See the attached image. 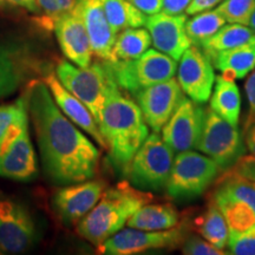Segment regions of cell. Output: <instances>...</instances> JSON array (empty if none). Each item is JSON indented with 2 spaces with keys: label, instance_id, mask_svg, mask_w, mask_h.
<instances>
[{
  "label": "cell",
  "instance_id": "44",
  "mask_svg": "<svg viewBox=\"0 0 255 255\" xmlns=\"http://www.w3.org/2000/svg\"><path fill=\"white\" fill-rule=\"evenodd\" d=\"M7 1H6V0H0V9H2V8H6L7 7Z\"/></svg>",
  "mask_w": 255,
  "mask_h": 255
},
{
  "label": "cell",
  "instance_id": "2",
  "mask_svg": "<svg viewBox=\"0 0 255 255\" xmlns=\"http://www.w3.org/2000/svg\"><path fill=\"white\" fill-rule=\"evenodd\" d=\"M98 128L111 162L124 174L149 136V127L141 109L120 88L115 89L105 102Z\"/></svg>",
  "mask_w": 255,
  "mask_h": 255
},
{
  "label": "cell",
  "instance_id": "36",
  "mask_svg": "<svg viewBox=\"0 0 255 255\" xmlns=\"http://www.w3.org/2000/svg\"><path fill=\"white\" fill-rule=\"evenodd\" d=\"M245 89H246L248 103H250V115H248L247 122L245 124V130H246L248 127L255 123V71L248 77Z\"/></svg>",
  "mask_w": 255,
  "mask_h": 255
},
{
  "label": "cell",
  "instance_id": "23",
  "mask_svg": "<svg viewBox=\"0 0 255 255\" xmlns=\"http://www.w3.org/2000/svg\"><path fill=\"white\" fill-rule=\"evenodd\" d=\"M180 225V214L174 206L146 205L142 206L133 214L127 226L143 231H167Z\"/></svg>",
  "mask_w": 255,
  "mask_h": 255
},
{
  "label": "cell",
  "instance_id": "3",
  "mask_svg": "<svg viewBox=\"0 0 255 255\" xmlns=\"http://www.w3.org/2000/svg\"><path fill=\"white\" fill-rule=\"evenodd\" d=\"M151 200L148 193L124 181L105 190L94 208L77 223V233L83 239L100 246L123 229L129 219Z\"/></svg>",
  "mask_w": 255,
  "mask_h": 255
},
{
  "label": "cell",
  "instance_id": "30",
  "mask_svg": "<svg viewBox=\"0 0 255 255\" xmlns=\"http://www.w3.org/2000/svg\"><path fill=\"white\" fill-rule=\"evenodd\" d=\"M214 194L242 201L255 210V182L233 169L218 183Z\"/></svg>",
  "mask_w": 255,
  "mask_h": 255
},
{
  "label": "cell",
  "instance_id": "27",
  "mask_svg": "<svg viewBox=\"0 0 255 255\" xmlns=\"http://www.w3.org/2000/svg\"><path fill=\"white\" fill-rule=\"evenodd\" d=\"M110 26L116 33L129 27L145 25L146 14L135 7L129 0H101Z\"/></svg>",
  "mask_w": 255,
  "mask_h": 255
},
{
  "label": "cell",
  "instance_id": "38",
  "mask_svg": "<svg viewBox=\"0 0 255 255\" xmlns=\"http://www.w3.org/2000/svg\"><path fill=\"white\" fill-rule=\"evenodd\" d=\"M131 4L146 15L156 14L162 11L163 0H129Z\"/></svg>",
  "mask_w": 255,
  "mask_h": 255
},
{
  "label": "cell",
  "instance_id": "40",
  "mask_svg": "<svg viewBox=\"0 0 255 255\" xmlns=\"http://www.w3.org/2000/svg\"><path fill=\"white\" fill-rule=\"evenodd\" d=\"M223 0H191L190 5L188 6L186 13L189 15H194L200 12L207 11V9H212L219 5Z\"/></svg>",
  "mask_w": 255,
  "mask_h": 255
},
{
  "label": "cell",
  "instance_id": "5",
  "mask_svg": "<svg viewBox=\"0 0 255 255\" xmlns=\"http://www.w3.org/2000/svg\"><path fill=\"white\" fill-rule=\"evenodd\" d=\"M104 63L119 88L132 95L175 77L177 71L176 60L156 49L146 50L135 59Z\"/></svg>",
  "mask_w": 255,
  "mask_h": 255
},
{
  "label": "cell",
  "instance_id": "41",
  "mask_svg": "<svg viewBox=\"0 0 255 255\" xmlns=\"http://www.w3.org/2000/svg\"><path fill=\"white\" fill-rule=\"evenodd\" d=\"M8 5L17 6V7H21L26 11L31 12V13L39 14V7H38L37 0H6Z\"/></svg>",
  "mask_w": 255,
  "mask_h": 255
},
{
  "label": "cell",
  "instance_id": "9",
  "mask_svg": "<svg viewBox=\"0 0 255 255\" xmlns=\"http://www.w3.org/2000/svg\"><path fill=\"white\" fill-rule=\"evenodd\" d=\"M37 175V159L28 131L27 111L0 142V176L30 181Z\"/></svg>",
  "mask_w": 255,
  "mask_h": 255
},
{
  "label": "cell",
  "instance_id": "16",
  "mask_svg": "<svg viewBox=\"0 0 255 255\" xmlns=\"http://www.w3.org/2000/svg\"><path fill=\"white\" fill-rule=\"evenodd\" d=\"M205 109L199 103L184 100L165 123L162 138L174 152L191 150L196 146L202 129Z\"/></svg>",
  "mask_w": 255,
  "mask_h": 255
},
{
  "label": "cell",
  "instance_id": "17",
  "mask_svg": "<svg viewBox=\"0 0 255 255\" xmlns=\"http://www.w3.org/2000/svg\"><path fill=\"white\" fill-rule=\"evenodd\" d=\"M186 14H168L158 12L146 17L145 25L155 49L176 60L193 45L186 31Z\"/></svg>",
  "mask_w": 255,
  "mask_h": 255
},
{
  "label": "cell",
  "instance_id": "29",
  "mask_svg": "<svg viewBox=\"0 0 255 255\" xmlns=\"http://www.w3.org/2000/svg\"><path fill=\"white\" fill-rule=\"evenodd\" d=\"M227 21L218 9H207L187 19L186 31L193 45L201 46L203 41L218 32Z\"/></svg>",
  "mask_w": 255,
  "mask_h": 255
},
{
  "label": "cell",
  "instance_id": "35",
  "mask_svg": "<svg viewBox=\"0 0 255 255\" xmlns=\"http://www.w3.org/2000/svg\"><path fill=\"white\" fill-rule=\"evenodd\" d=\"M182 253L186 255H222L225 252L219 250L203 238L197 235H190L184 239L182 246Z\"/></svg>",
  "mask_w": 255,
  "mask_h": 255
},
{
  "label": "cell",
  "instance_id": "7",
  "mask_svg": "<svg viewBox=\"0 0 255 255\" xmlns=\"http://www.w3.org/2000/svg\"><path fill=\"white\" fill-rule=\"evenodd\" d=\"M214 159L199 152H177L165 190L174 200H191L205 193L220 174Z\"/></svg>",
  "mask_w": 255,
  "mask_h": 255
},
{
  "label": "cell",
  "instance_id": "34",
  "mask_svg": "<svg viewBox=\"0 0 255 255\" xmlns=\"http://www.w3.org/2000/svg\"><path fill=\"white\" fill-rule=\"evenodd\" d=\"M227 246L235 255H255V225L244 232H229Z\"/></svg>",
  "mask_w": 255,
  "mask_h": 255
},
{
  "label": "cell",
  "instance_id": "33",
  "mask_svg": "<svg viewBox=\"0 0 255 255\" xmlns=\"http://www.w3.org/2000/svg\"><path fill=\"white\" fill-rule=\"evenodd\" d=\"M27 111L25 95L19 97L13 103L0 105V142L13 124Z\"/></svg>",
  "mask_w": 255,
  "mask_h": 255
},
{
  "label": "cell",
  "instance_id": "4",
  "mask_svg": "<svg viewBox=\"0 0 255 255\" xmlns=\"http://www.w3.org/2000/svg\"><path fill=\"white\" fill-rule=\"evenodd\" d=\"M55 72L64 87L87 105L98 124L108 97L119 88L103 60L87 68H81L69 60H59Z\"/></svg>",
  "mask_w": 255,
  "mask_h": 255
},
{
  "label": "cell",
  "instance_id": "13",
  "mask_svg": "<svg viewBox=\"0 0 255 255\" xmlns=\"http://www.w3.org/2000/svg\"><path fill=\"white\" fill-rule=\"evenodd\" d=\"M214 65L201 47L184 51L177 68V81L184 95L199 104L208 102L215 83Z\"/></svg>",
  "mask_w": 255,
  "mask_h": 255
},
{
  "label": "cell",
  "instance_id": "22",
  "mask_svg": "<svg viewBox=\"0 0 255 255\" xmlns=\"http://www.w3.org/2000/svg\"><path fill=\"white\" fill-rule=\"evenodd\" d=\"M209 101L210 109L233 127H238L241 111V97L239 88L232 78L223 75L218 76Z\"/></svg>",
  "mask_w": 255,
  "mask_h": 255
},
{
  "label": "cell",
  "instance_id": "6",
  "mask_svg": "<svg viewBox=\"0 0 255 255\" xmlns=\"http://www.w3.org/2000/svg\"><path fill=\"white\" fill-rule=\"evenodd\" d=\"M174 158L173 149L157 132H152L139 146L124 175L138 189L158 191L167 186Z\"/></svg>",
  "mask_w": 255,
  "mask_h": 255
},
{
  "label": "cell",
  "instance_id": "28",
  "mask_svg": "<svg viewBox=\"0 0 255 255\" xmlns=\"http://www.w3.org/2000/svg\"><path fill=\"white\" fill-rule=\"evenodd\" d=\"M213 202L225 216L229 232H244L255 225V210L247 203L215 194Z\"/></svg>",
  "mask_w": 255,
  "mask_h": 255
},
{
  "label": "cell",
  "instance_id": "25",
  "mask_svg": "<svg viewBox=\"0 0 255 255\" xmlns=\"http://www.w3.org/2000/svg\"><path fill=\"white\" fill-rule=\"evenodd\" d=\"M199 234L213 246L223 251L227 246L229 228L219 207L212 202L194 222Z\"/></svg>",
  "mask_w": 255,
  "mask_h": 255
},
{
  "label": "cell",
  "instance_id": "1",
  "mask_svg": "<svg viewBox=\"0 0 255 255\" xmlns=\"http://www.w3.org/2000/svg\"><path fill=\"white\" fill-rule=\"evenodd\" d=\"M25 98L45 176L62 186L94 178L100 165V150L60 111L43 79L27 85Z\"/></svg>",
  "mask_w": 255,
  "mask_h": 255
},
{
  "label": "cell",
  "instance_id": "37",
  "mask_svg": "<svg viewBox=\"0 0 255 255\" xmlns=\"http://www.w3.org/2000/svg\"><path fill=\"white\" fill-rule=\"evenodd\" d=\"M233 170L255 182V157L254 156H242L235 163Z\"/></svg>",
  "mask_w": 255,
  "mask_h": 255
},
{
  "label": "cell",
  "instance_id": "39",
  "mask_svg": "<svg viewBox=\"0 0 255 255\" xmlns=\"http://www.w3.org/2000/svg\"><path fill=\"white\" fill-rule=\"evenodd\" d=\"M191 0H163L162 12L168 14H182L187 11Z\"/></svg>",
  "mask_w": 255,
  "mask_h": 255
},
{
  "label": "cell",
  "instance_id": "12",
  "mask_svg": "<svg viewBox=\"0 0 255 255\" xmlns=\"http://www.w3.org/2000/svg\"><path fill=\"white\" fill-rule=\"evenodd\" d=\"M133 96L146 124L154 132L163 129L171 115L186 98L180 83L174 77L139 90Z\"/></svg>",
  "mask_w": 255,
  "mask_h": 255
},
{
  "label": "cell",
  "instance_id": "43",
  "mask_svg": "<svg viewBox=\"0 0 255 255\" xmlns=\"http://www.w3.org/2000/svg\"><path fill=\"white\" fill-rule=\"evenodd\" d=\"M248 26H250L251 28H253V30L255 31V9H254L253 14H252L250 23H248Z\"/></svg>",
  "mask_w": 255,
  "mask_h": 255
},
{
  "label": "cell",
  "instance_id": "26",
  "mask_svg": "<svg viewBox=\"0 0 255 255\" xmlns=\"http://www.w3.org/2000/svg\"><path fill=\"white\" fill-rule=\"evenodd\" d=\"M151 37L146 28L129 27L117 34L113 49V62L130 60L142 56L151 45Z\"/></svg>",
  "mask_w": 255,
  "mask_h": 255
},
{
  "label": "cell",
  "instance_id": "32",
  "mask_svg": "<svg viewBox=\"0 0 255 255\" xmlns=\"http://www.w3.org/2000/svg\"><path fill=\"white\" fill-rule=\"evenodd\" d=\"M41 13L40 24L45 28L53 30V23L59 15L71 11L76 0H37Z\"/></svg>",
  "mask_w": 255,
  "mask_h": 255
},
{
  "label": "cell",
  "instance_id": "19",
  "mask_svg": "<svg viewBox=\"0 0 255 255\" xmlns=\"http://www.w3.org/2000/svg\"><path fill=\"white\" fill-rule=\"evenodd\" d=\"M41 79L46 84L53 101L58 105L60 111L79 129L89 133L98 144L105 148L104 139L100 132L98 124L87 105L64 87L56 76L55 71H45Z\"/></svg>",
  "mask_w": 255,
  "mask_h": 255
},
{
  "label": "cell",
  "instance_id": "10",
  "mask_svg": "<svg viewBox=\"0 0 255 255\" xmlns=\"http://www.w3.org/2000/svg\"><path fill=\"white\" fill-rule=\"evenodd\" d=\"M186 232L176 227L167 231H143V229H121L113 237L97 246L98 253L105 255H133L151 250H175L182 246Z\"/></svg>",
  "mask_w": 255,
  "mask_h": 255
},
{
  "label": "cell",
  "instance_id": "8",
  "mask_svg": "<svg viewBox=\"0 0 255 255\" xmlns=\"http://www.w3.org/2000/svg\"><path fill=\"white\" fill-rule=\"evenodd\" d=\"M196 149L214 159L220 170H228L245 155L242 136L237 127L212 109H206Z\"/></svg>",
  "mask_w": 255,
  "mask_h": 255
},
{
  "label": "cell",
  "instance_id": "20",
  "mask_svg": "<svg viewBox=\"0 0 255 255\" xmlns=\"http://www.w3.org/2000/svg\"><path fill=\"white\" fill-rule=\"evenodd\" d=\"M87 27L92 52L100 60L113 62L117 33L110 26L101 0H76Z\"/></svg>",
  "mask_w": 255,
  "mask_h": 255
},
{
  "label": "cell",
  "instance_id": "18",
  "mask_svg": "<svg viewBox=\"0 0 255 255\" xmlns=\"http://www.w3.org/2000/svg\"><path fill=\"white\" fill-rule=\"evenodd\" d=\"M38 69L39 63L26 47L0 43V100L14 94Z\"/></svg>",
  "mask_w": 255,
  "mask_h": 255
},
{
  "label": "cell",
  "instance_id": "42",
  "mask_svg": "<svg viewBox=\"0 0 255 255\" xmlns=\"http://www.w3.org/2000/svg\"><path fill=\"white\" fill-rule=\"evenodd\" d=\"M245 131H246V143L248 149L252 152V156L255 157V123L248 127Z\"/></svg>",
  "mask_w": 255,
  "mask_h": 255
},
{
  "label": "cell",
  "instance_id": "31",
  "mask_svg": "<svg viewBox=\"0 0 255 255\" xmlns=\"http://www.w3.org/2000/svg\"><path fill=\"white\" fill-rule=\"evenodd\" d=\"M216 9L229 24L248 25L255 9V0H223Z\"/></svg>",
  "mask_w": 255,
  "mask_h": 255
},
{
  "label": "cell",
  "instance_id": "24",
  "mask_svg": "<svg viewBox=\"0 0 255 255\" xmlns=\"http://www.w3.org/2000/svg\"><path fill=\"white\" fill-rule=\"evenodd\" d=\"M255 37V31L248 25L231 24L223 25L214 36L201 44V49L209 58L222 51L234 49L247 43Z\"/></svg>",
  "mask_w": 255,
  "mask_h": 255
},
{
  "label": "cell",
  "instance_id": "11",
  "mask_svg": "<svg viewBox=\"0 0 255 255\" xmlns=\"http://www.w3.org/2000/svg\"><path fill=\"white\" fill-rule=\"evenodd\" d=\"M37 229L23 203L0 193V252L20 254L36 242Z\"/></svg>",
  "mask_w": 255,
  "mask_h": 255
},
{
  "label": "cell",
  "instance_id": "14",
  "mask_svg": "<svg viewBox=\"0 0 255 255\" xmlns=\"http://www.w3.org/2000/svg\"><path fill=\"white\" fill-rule=\"evenodd\" d=\"M105 188L107 184L104 181L94 178L68 184L53 195V210L65 225L78 223L97 205Z\"/></svg>",
  "mask_w": 255,
  "mask_h": 255
},
{
  "label": "cell",
  "instance_id": "21",
  "mask_svg": "<svg viewBox=\"0 0 255 255\" xmlns=\"http://www.w3.org/2000/svg\"><path fill=\"white\" fill-rule=\"evenodd\" d=\"M210 60L226 77L245 78L255 69V37L240 46L216 53Z\"/></svg>",
  "mask_w": 255,
  "mask_h": 255
},
{
  "label": "cell",
  "instance_id": "15",
  "mask_svg": "<svg viewBox=\"0 0 255 255\" xmlns=\"http://www.w3.org/2000/svg\"><path fill=\"white\" fill-rule=\"evenodd\" d=\"M53 31L65 58L81 68L92 62V47L81 9L76 4L71 11L59 15L53 23Z\"/></svg>",
  "mask_w": 255,
  "mask_h": 255
}]
</instances>
